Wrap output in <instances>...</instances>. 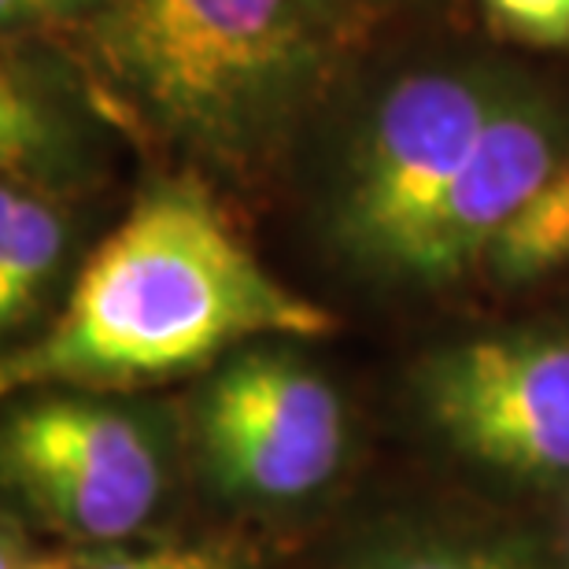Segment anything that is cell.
Here are the masks:
<instances>
[{"mask_svg":"<svg viewBox=\"0 0 569 569\" xmlns=\"http://www.w3.org/2000/svg\"><path fill=\"white\" fill-rule=\"evenodd\" d=\"M0 569H86L82 555H67V551H38L27 540H19L8 529L4 537V555H0Z\"/></svg>","mask_w":569,"mask_h":569,"instance_id":"14","label":"cell"},{"mask_svg":"<svg viewBox=\"0 0 569 569\" xmlns=\"http://www.w3.org/2000/svg\"><path fill=\"white\" fill-rule=\"evenodd\" d=\"M340 569H543L515 551L485 548L473 540L437 537V532H392L367 540Z\"/></svg>","mask_w":569,"mask_h":569,"instance_id":"10","label":"cell"},{"mask_svg":"<svg viewBox=\"0 0 569 569\" xmlns=\"http://www.w3.org/2000/svg\"><path fill=\"white\" fill-rule=\"evenodd\" d=\"M318 4L337 19L340 30H348V27H359V22H370L378 16H389L396 8L415 4V0H318Z\"/></svg>","mask_w":569,"mask_h":569,"instance_id":"15","label":"cell"},{"mask_svg":"<svg viewBox=\"0 0 569 569\" xmlns=\"http://www.w3.org/2000/svg\"><path fill=\"white\" fill-rule=\"evenodd\" d=\"M337 318L259 263L197 174L152 178L86 259L52 322L4 356V392H130L252 340L329 337Z\"/></svg>","mask_w":569,"mask_h":569,"instance_id":"1","label":"cell"},{"mask_svg":"<svg viewBox=\"0 0 569 569\" xmlns=\"http://www.w3.org/2000/svg\"><path fill=\"white\" fill-rule=\"evenodd\" d=\"M432 432L485 470L529 485L569 477V333L510 329L455 340L415 370Z\"/></svg>","mask_w":569,"mask_h":569,"instance_id":"5","label":"cell"},{"mask_svg":"<svg viewBox=\"0 0 569 569\" xmlns=\"http://www.w3.org/2000/svg\"><path fill=\"white\" fill-rule=\"evenodd\" d=\"M86 569H241L226 548L214 543H163L138 551H93L82 555Z\"/></svg>","mask_w":569,"mask_h":569,"instance_id":"12","label":"cell"},{"mask_svg":"<svg viewBox=\"0 0 569 569\" xmlns=\"http://www.w3.org/2000/svg\"><path fill=\"white\" fill-rule=\"evenodd\" d=\"M63 197L0 181V326L22 333L52 300L71 252Z\"/></svg>","mask_w":569,"mask_h":569,"instance_id":"8","label":"cell"},{"mask_svg":"<svg viewBox=\"0 0 569 569\" xmlns=\"http://www.w3.org/2000/svg\"><path fill=\"white\" fill-rule=\"evenodd\" d=\"M197 443L211 481L252 503H300L348 455V411L333 381L284 348L226 356L197 396Z\"/></svg>","mask_w":569,"mask_h":569,"instance_id":"6","label":"cell"},{"mask_svg":"<svg viewBox=\"0 0 569 569\" xmlns=\"http://www.w3.org/2000/svg\"><path fill=\"white\" fill-rule=\"evenodd\" d=\"M104 127L89 89L49 52L8 44L0 67V174L74 200L104 174Z\"/></svg>","mask_w":569,"mask_h":569,"instance_id":"7","label":"cell"},{"mask_svg":"<svg viewBox=\"0 0 569 569\" xmlns=\"http://www.w3.org/2000/svg\"><path fill=\"white\" fill-rule=\"evenodd\" d=\"M488 22L518 44L569 49V0H481Z\"/></svg>","mask_w":569,"mask_h":569,"instance_id":"11","label":"cell"},{"mask_svg":"<svg viewBox=\"0 0 569 569\" xmlns=\"http://www.w3.org/2000/svg\"><path fill=\"white\" fill-rule=\"evenodd\" d=\"M0 462L22 507L86 543L141 532L167 492L159 432L104 392L44 389L19 403L4 422Z\"/></svg>","mask_w":569,"mask_h":569,"instance_id":"4","label":"cell"},{"mask_svg":"<svg viewBox=\"0 0 569 569\" xmlns=\"http://www.w3.org/2000/svg\"><path fill=\"white\" fill-rule=\"evenodd\" d=\"M78 27L122 116L192 167L241 178L311 116L345 38L318 0H100Z\"/></svg>","mask_w":569,"mask_h":569,"instance_id":"2","label":"cell"},{"mask_svg":"<svg viewBox=\"0 0 569 569\" xmlns=\"http://www.w3.org/2000/svg\"><path fill=\"white\" fill-rule=\"evenodd\" d=\"M521 82L496 63L400 74L348 138L329 192V233L367 274L437 289V244L455 189L499 104Z\"/></svg>","mask_w":569,"mask_h":569,"instance_id":"3","label":"cell"},{"mask_svg":"<svg viewBox=\"0 0 569 569\" xmlns=\"http://www.w3.org/2000/svg\"><path fill=\"white\" fill-rule=\"evenodd\" d=\"M97 8L100 0H0V22L8 33H16L56 22H86Z\"/></svg>","mask_w":569,"mask_h":569,"instance_id":"13","label":"cell"},{"mask_svg":"<svg viewBox=\"0 0 569 569\" xmlns=\"http://www.w3.org/2000/svg\"><path fill=\"white\" fill-rule=\"evenodd\" d=\"M569 267V156L499 226L481 270L503 284H529Z\"/></svg>","mask_w":569,"mask_h":569,"instance_id":"9","label":"cell"}]
</instances>
